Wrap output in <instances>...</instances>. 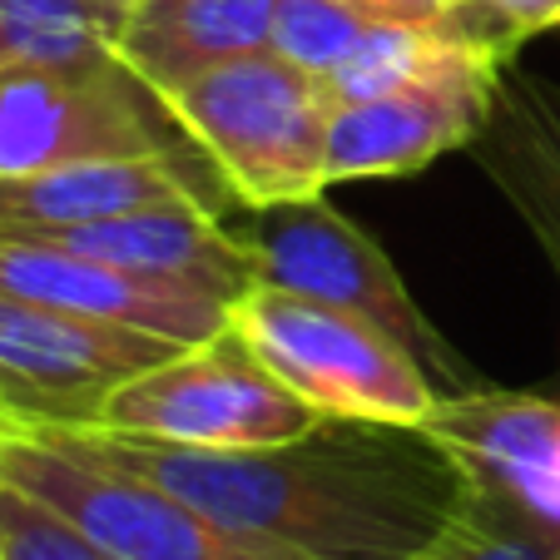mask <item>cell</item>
Here are the masks:
<instances>
[{"mask_svg":"<svg viewBox=\"0 0 560 560\" xmlns=\"http://www.w3.org/2000/svg\"><path fill=\"white\" fill-rule=\"evenodd\" d=\"M80 436L179 491L233 536L293 560H417L476 497L466 466L412 422L323 417L293 442L248 452Z\"/></svg>","mask_w":560,"mask_h":560,"instance_id":"obj_1","label":"cell"},{"mask_svg":"<svg viewBox=\"0 0 560 560\" xmlns=\"http://www.w3.org/2000/svg\"><path fill=\"white\" fill-rule=\"evenodd\" d=\"M317 422L323 412L283 387L229 323L219 338L129 377L90 432H119L189 452H248L293 442Z\"/></svg>","mask_w":560,"mask_h":560,"instance_id":"obj_6","label":"cell"},{"mask_svg":"<svg viewBox=\"0 0 560 560\" xmlns=\"http://www.w3.org/2000/svg\"><path fill=\"white\" fill-rule=\"evenodd\" d=\"M348 5L382 25H446L466 0H348Z\"/></svg>","mask_w":560,"mask_h":560,"instance_id":"obj_22","label":"cell"},{"mask_svg":"<svg viewBox=\"0 0 560 560\" xmlns=\"http://www.w3.org/2000/svg\"><path fill=\"white\" fill-rule=\"evenodd\" d=\"M233 332L283 387H293L323 417L422 427L442 402V392L412 362V352L397 348L382 328L288 288H248L233 303Z\"/></svg>","mask_w":560,"mask_h":560,"instance_id":"obj_5","label":"cell"},{"mask_svg":"<svg viewBox=\"0 0 560 560\" xmlns=\"http://www.w3.org/2000/svg\"><path fill=\"white\" fill-rule=\"evenodd\" d=\"M511 55L462 40L442 65L372 100L332 105L328 115V184L397 179L427 170L436 154L466 149L487 125L497 74Z\"/></svg>","mask_w":560,"mask_h":560,"instance_id":"obj_9","label":"cell"},{"mask_svg":"<svg viewBox=\"0 0 560 560\" xmlns=\"http://www.w3.org/2000/svg\"><path fill=\"white\" fill-rule=\"evenodd\" d=\"M229 229L238 233V244L254 258L258 283L288 288L298 298H313V303L338 307V313H352L372 328H382L397 348L412 352V362L432 377V387L442 397L491 387L442 338L432 317L417 307V298L407 293L392 258L358 223L328 209L323 194L293 203H268V209H244V219H233Z\"/></svg>","mask_w":560,"mask_h":560,"instance_id":"obj_3","label":"cell"},{"mask_svg":"<svg viewBox=\"0 0 560 560\" xmlns=\"http://www.w3.org/2000/svg\"><path fill=\"white\" fill-rule=\"evenodd\" d=\"M109 5H129V0H109Z\"/></svg>","mask_w":560,"mask_h":560,"instance_id":"obj_24","label":"cell"},{"mask_svg":"<svg viewBox=\"0 0 560 560\" xmlns=\"http://www.w3.org/2000/svg\"><path fill=\"white\" fill-rule=\"evenodd\" d=\"M466 149L530 229L560 283V80L506 60L487 125Z\"/></svg>","mask_w":560,"mask_h":560,"instance_id":"obj_14","label":"cell"},{"mask_svg":"<svg viewBox=\"0 0 560 560\" xmlns=\"http://www.w3.org/2000/svg\"><path fill=\"white\" fill-rule=\"evenodd\" d=\"M223 194L199 189L184 174L179 149L129 159H80L40 174L0 179V229H80V223L129 219L154 209L223 213Z\"/></svg>","mask_w":560,"mask_h":560,"instance_id":"obj_12","label":"cell"},{"mask_svg":"<svg viewBox=\"0 0 560 560\" xmlns=\"http://www.w3.org/2000/svg\"><path fill=\"white\" fill-rule=\"evenodd\" d=\"M125 5L109 0H0V65L100 70L115 65Z\"/></svg>","mask_w":560,"mask_h":560,"instance_id":"obj_16","label":"cell"},{"mask_svg":"<svg viewBox=\"0 0 560 560\" xmlns=\"http://www.w3.org/2000/svg\"><path fill=\"white\" fill-rule=\"evenodd\" d=\"M55 244L74 248L100 264L129 268V273L179 283L189 293H203L213 303L233 307L258 283V268L238 233L209 209H154L129 219L80 223V229H31Z\"/></svg>","mask_w":560,"mask_h":560,"instance_id":"obj_13","label":"cell"},{"mask_svg":"<svg viewBox=\"0 0 560 560\" xmlns=\"http://www.w3.org/2000/svg\"><path fill=\"white\" fill-rule=\"evenodd\" d=\"M471 35L452 31V25H382L372 21L368 35L352 45V55L323 80L332 105H352V100H372L387 90L407 85L432 65H442Z\"/></svg>","mask_w":560,"mask_h":560,"instance_id":"obj_17","label":"cell"},{"mask_svg":"<svg viewBox=\"0 0 560 560\" xmlns=\"http://www.w3.org/2000/svg\"><path fill=\"white\" fill-rule=\"evenodd\" d=\"M556 560H560V556H556Z\"/></svg>","mask_w":560,"mask_h":560,"instance_id":"obj_25","label":"cell"},{"mask_svg":"<svg viewBox=\"0 0 560 560\" xmlns=\"http://www.w3.org/2000/svg\"><path fill=\"white\" fill-rule=\"evenodd\" d=\"M368 15L352 11L348 0H273V40L268 50H278L283 60H293L298 70L328 80L342 60L352 55V45L368 35Z\"/></svg>","mask_w":560,"mask_h":560,"instance_id":"obj_19","label":"cell"},{"mask_svg":"<svg viewBox=\"0 0 560 560\" xmlns=\"http://www.w3.org/2000/svg\"><path fill=\"white\" fill-rule=\"evenodd\" d=\"M273 0H129L115 35V60L154 100L229 60L268 50Z\"/></svg>","mask_w":560,"mask_h":560,"instance_id":"obj_15","label":"cell"},{"mask_svg":"<svg viewBox=\"0 0 560 560\" xmlns=\"http://www.w3.org/2000/svg\"><path fill=\"white\" fill-rule=\"evenodd\" d=\"M0 293L50 303L65 313L105 317V323H125V328H144L179 342V348H199L233 323V307L213 303V298L100 264V258L74 254V248L31 229H0Z\"/></svg>","mask_w":560,"mask_h":560,"instance_id":"obj_10","label":"cell"},{"mask_svg":"<svg viewBox=\"0 0 560 560\" xmlns=\"http://www.w3.org/2000/svg\"><path fill=\"white\" fill-rule=\"evenodd\" d=\"M0 476L119 560H293L233 536L179 491L95 452L80 432H0Z\"/></svg>","mask_w":560,"mask_h":560,"instance_id":"obj_4","label":"cell"},{"mask_svg":"<svg viewBox=\"0 0 560 560\" xmlns=\"http://www.w3.org/2000/svg\"><path fill=\"white\" fill-rule=\"evenodd\" d=\"M159 105L238 209L317 199L328 189L332 100L317 74L278 50L219 65Z\"/></svg>","mask_w":560,"mask_h":560,"instance_id":"obj_2","label":"cell"},{"mask_svg":"<svg viewBox=\"0 0 560 560\" xmlns=\"http://www.w3.org/2000/svg\"><path fill=\"white\" fill-rule=\"evenodd\" d=\"M422 427L481 491L560 536V397L481 387L442 397Z\"/></svg>","mask_w":560,"mask_h":560,"instance_id":"obj_11","label":"cell"},{"mask_svg":"<svg viewBox=\"0 0 560 560\" xmlns=\"http://www.w3.org/2000/svg\"><path fill=\"white\" fill-rule=\"evenodd\" d=\"M159 105L125 65L31 70L0 65V179L80 159H129L174 149L154 125Z\"/></svg>","mask_w":560,"mask_h":560,"instance_id":"obj_8","label":"cell"},{"mask_svg":"<svg viewBox=\"0 0 560 560\" xmlns=\"http://www.w3.org/2000/svg\"><path fill=\"white\" fill-rule=\"evenodd\" d=\"M0 560H119L40 497L0 476Z\"/></svg>","mask_w":560,"mask_h":560,"instance_id":"obj_20","label":"cell"},{"mask_svg":"<svg viewBox=\"0 0 560 560\" xmlns=\"http://www.w3.org/2000/svg\"><path fill=\"white\" fill-rule=\"evenodd\" d=\"M174 352L159 332L0 293V417L11 432H90L129 377Z\"/></svg>","mask_w":560,"mask_h":560,"instance_id":"obj_7","label":"cell"},{"mask_svg":"<svg viewBox=\"0 0 560 560\" xmlns=\"http://www.w3.org/2000/svg\"><path fill=\"white\" fill-rule=\"evenodd\" d=\"M556 556H560L556 530L536 526L516 506H506V501H497L491 491L476 487L471 506L417 560H556Z\"/></svg>","mask_w":560,"mask_h":560,"instance_id":"obj_18","label":"cell"},{"mask_svg":"<svg viewBox=\"0 0 560 560\" xmlns=\"http://www.w3.org/2000/svg\"><path fill=\"white\" fill-rule=\"evenodd\" d=\"M0 432H11V427H5V417H0Z\"/></svg>","mask_w":560,"mask_h":560,"instance_id":"obj_23","label":"cell"},{"mask_svg":"<svg viewBox=\"0 0 560 560\" xmlns=\"http://www.w3.org/2000/svg\"><path fill=\"white\" fill-rule=\"evenodd\" d=\"M446 25L481 45H491V50L511 55L526 35L546 31V25H560V0H466Z\"/></svg>","mask_w":560,"mask_h":560,"instance_id":"obj_21","label":"cell"}]
</instances>
